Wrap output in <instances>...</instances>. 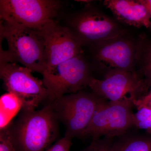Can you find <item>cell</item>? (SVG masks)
Masks as SVG:
<instances>
[{"label": "cell", "mask_w": 151, "mask_h": 151, "mask_svg": "<svg viewBox=\"0 0 151 151\" xmlns=\"http://www.w3.org/2000/svg\"><path fill=\"white\" fill-rule=\"evenodd\" d=\"M0 36L8 45L7 50L1 48L0 59L20 63L32 72L45 71V48L40 31L1 19Z\"/></svg>", "instance_id": "obj_1"}, {"label": "cell", "mask_w": 151, "mask_h": 151, "mask_svg": "<svg viewBox=\"0 0 151 151\" xmlns=\"http://www.w3.org/2000/svg\"><path fill=\"white\" fill-rule=\"evenodd\" d=\"M58 120L51 104L38 111H24L12 130L21 151H44L56 139Z\"/></svg>", "instance_id": "obj_2"}, {"label": "cell", "mask_w": 151, "mask_h": 151, "mask_svg": "<svg viewBox=\"0 0 151 151\" xmlns=\"http://www.w3.org/2000/svg\"><path fill=\"white\" fill-rule=\"evenodd\" d=\"M64 25L81 46L94 47L126 32L117 22L90 4L68 15Z\"/></svg>", "instance_id": "obj_3"}, {"label": "cell", "mask_w": 151, "mask_h": 151, "mask_svg": "<svg viewBox=\"0 0 151 151\" xmlns=\"http://www.w3.org/2000/svg\"><path fill=\"white\" fill-rule=\"evenodd\" d=\"M88 86L93 93L104 100L127 102L135 106L148 92L151 82L140 72L112 70L103 79L92 76Z\"/></svg>", "instance_id": "obj_4"}, {"label": "cell", "mask_w": 151, "mask_h": 151, "mask_svg": "<svg viewBox=\"0 0 151 151\" xmlns=\"http://www.w3.org/2000/svg\"><path fill=\"white\" fill-rule=\"evenodd\" d=\"M63 4L59 0H1L0 18L40 31L58 17Z\"/></svg>", "instance_id": "obj_5"}, {"label": "cell", "mask_w": 151, "mask_h": 151, "mask_svg": "<svg viewBox=\"0 0 151 151\" xmlns=\"http://www.w3.org/2000/svg\"><path fill=\"white\" fill-rule=\"evenodd\" d=\"M103 100L93 92L79 91L64 95L50 104L58 121L65 126V136L73 138L82 137Z\"/></svg>", "instance_id": "obj_6"}, {"label": "cell", "mask_w": 151, "mask_h": 151, "mask_svg": "<svg viewBox=\"0 0 151 151\" xmlns=\"http://www.w3.org/2000/svg\"><path fill=\"white\" fill-rule=\"evenodd\" d=\"M32 71L17 63L0 59V77L8 92L18 97L24 111L35 110L49 94L42 81L34 76Z\"/></svg>", "instance_id": "obj_7"}, {"label": "cell", "mask_w": 151, "mask_h": 151, "mask_svg": "<svg viewBox=\"0 0 151 151\" xmlns=\"http://www.w3.org/2000/svg\"><path fill=\"white\" fill-rule=\"evenodd\" d=\"M42 74L49 99L52 101L81 91L88 86L92 77L89 63L83 53L59 63Z\"/></svg>", "instance_id": "obj_8"}, {"label": "cell", "mask_w": 151, "mask_h": 151, "mask_svg": "<svg viewBox=\"0 0 151 151\" xmlns=\"http://www.w3.org/2000/svg\"><path fill=\"white\" fill-rule=\"evenodd\" d=\"M133 106L127 102L103 100L81 137H91L95 139L122 136L134 127Z\"/></svg>", "instance_id": "obj_9"}, {"label": "cell", "mask_w": 151, "mask_h": 151, "mask_svg": "<svg viewBox=\"0 0 151 151\" xmlns=\"http://www.w3.org/2000/svg\"><path fill=\"white\" fill-rule=\"evenodd\" d=\"M40 31L45 48V71L83 52L82 46L70 30L56 20L50 23Z\"/></svg>", "instance_id": "obj_10"}, {"label": "cell", "mask_w": 151, "mask_h": 151, "mask_svg": "<svg viewBox=\"0 0 151 151\" xmlns=\"http://www.w3.org/2000/svg\"><path fill=\"white\" fill-rule=\"evenodd\" d=\"M93 47L95 59L110 70L134 71L139 60V39L135 41L126 32Z\"/></svg>", "instance_id": "obj_11"}, {"label": "cell", "mask_w": 151, "mask_h": 151, "mask_svg": "<svg viewBox=\"0 0 151 151\" xmlns=\"http://www.w3.org/2000/svg\"><path fill=\"white\" fill-rule=\"evenodd\" d=\"M103 4L119 21L138 28H149L150 14L144 0H105Z\"/></svg>", "instance_id": "obj_12"}, {"label": "cell", "mask_w": 151, "mask_h": 151, "mask_svg": "<svg viewBox=\"0 0 151 151\" xmlns=\"http://www.w3.org/2000/svg\"><path fill=\"white\" fill-rule=\"evenodd\" d=\"M22 109L20 100L15 94L8 92L0 98V129L7 128L19 111Z\"/></svg>", "instance_id": "obj_13"}, {"label": "cell", "mask_w": 151, "mask_h": 151, "mask_svg": "<svg viewBox=\"0 0 151 151\" xmlns=\"http://www.w3.org/2000/svg\"><path fill=\"white\" fill-rule=\"evenodd\" d=\"M109 151H151L150 138L134 136L113 142Z\"/></svg>", "instance_id": "obj_14"}, {"label": "cell", "mask_w": 151, "mask_h": 151, "mask_svg": "<svg viewBox=\"0 0 151 151\" xmlns=\"http://www.w3.org/2000/svg\"><path fill=\"white\" fill-rule=\"evenodd\" d=\"M142 63L140 73L147 79L151 78V41L147 40L145 38H140L138 62Z\"/></svg>", "instance_id": "obj_15"}, {"label": "cell", "mask_w": 151, "mask_h": 151, "mask_svg": "<svg viewBox=\"0 0 151 151\" xmlns=\"http://www.w3.org/2000/svg\"><path fill=\"white\" fill-rule=\"evenodd\" d=\"M134 113V127L151 134V109L146 106L137 107Z\"/></svg>", "instance_id": "obj_16"}, {"label": "cell", "mask_w": 151, "mask_h": 151, "mask_svg": "<svg viewBox=\"0 0 151 151\" xmlns=\"http://www.w3.org/2000/svg\"><path fill=\"white\" fill-rule=\"evenodd\" d=\"M12 129L8 127L0 132V151H17Z\"/></svg>", "instance_id": "obj_17"}, {"label": "cell", "mask_w": 151, "mask_h": 151, "mask_svg": "<svg viewBox=\"0 0 151 151\" xmlns=\"http://www.w3.org/2000/svg\"><path fill=\"white\" fill-rule=\"evenodd\" d=\"M113 139L105 137L93 139L91 144L82 151H109Z\"/></svg>", "instance_id": "obj_18"}, {"label": "cell", "mask_w": 151, "mask_h": 151, "mask_svg": "<svg viewBox=\"0 0 151 151\" xmlns=\"http://www.w3.org/2000/svg\"><path fill=\"white\" fill-rule=\"evenodd\" d=\"M72 138L65 136L46 151H70Z\"/></svg>", "instance_id": "obj_19"}, {"label": "cell", "mask_w": 151, "mask_h": 151, "mask_svg": "<svg viewBox=\"0 0 151 151\" xmlns=\"http://www.w3.org/2000/svg\"><path fill=\"white\" fill-rule=\"evenodd\" d=\"M136 107L146 106L151 109V94L147 92V94L138 100L135 104Z\"/></svg>", "instance_id": "obj_20"}, {"label": "cell", "mask_w": 151, "mask_h": 151, "mask_svg": "<svg viewBox=\"0 0 151 151\" xmlns=\"http://www.w3.org/2000/svg\"><path fill=\"white\" fill-rule=\"evenodd\" d=\"M145 3L147 7L150 17V24L149 28L151 29V0H144Z\"/></svg>", "instance_id": "obj_21"}]
</instances>
